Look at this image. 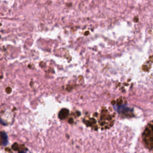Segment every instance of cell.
I'll return each instance as SVG.
<instances>
[{"instance_id": "cell-1", "label": "cell", "mask_w": 153, "mask_h": 153, "mask_svg": "<svg viewBox=\"0 0 153 153\" xmlns=\"http://www.w3.org/2000/svg\"><path fill=\"white\" fill-rule=\"evenodd\" d=\"M142 137L146 146L153 151V121L148 123L143 133Z\"/></svg>"}, {"instance_id": "cell-2", "label": "cell", "mask_w": 153, "mask_h": 153, "mask_svg": "<svg viewBox=\"0 0 153 153\" xmlns=\"http://www.w3.org/2000/svg\"><path fill=\"white\" fill-rule=\"evenodd\" d=\"M1 139H2V144L3 146H6L8 144V136L6 133L4 131H1Z\"/></svg>"}, {"instance_id": "cell-3", "label": "cell", "mask_w": 153, "mask_h": 153, "mask_svg": "<svg viewBox=\"0 0 153 153\" xmlns=\"http://www.w3.org/2000/svg\"><path fill=\"white\" fill-rule=\"evenodd\" d=\"M69 114V111L66 109H62L59 114V117L60 119H64Z\"/></svg>"}, {"instance_id": "cell-4", "label": "cell", "mask_w": 153, "mask_h": 153, "mask_svg": "<svg viewBox=\"0 0 153 153\" xmlns=\"http://www.w3.org/2000/svg\"><path fill=\"white\" fill-rule=\"evenodd\" d=\"M12 148H13V149H17V143H14L13 145V146H12Z\"/></svg>"}, {"instance_id": "cell-5", "label": "cell", "mask_w": 153, "mask_h": 153, "mask_svg": "<svg viewBox=\"0 0 153 153\" xmlns=\"http://www.w3.org/2000/svg\"><path fill=\"white\" fill-rule=\"evenodd\" d=\"M18 153H25V151H20Z\"/></svg>"}]
</instances>
